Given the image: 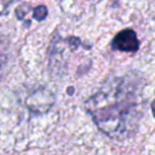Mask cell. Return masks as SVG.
<instances>
[{
    "mask_svg": "<svg viewBox=\"0 0 155 155\" xmlns=\"http://www.w3.org/2000/svg\"><path fill=\"white\" fill-rule=\"evenodd\" d=\"M140 84L121 76L107 81L86 101V110L98 128L113 139L131 137L142 116Z\"/></svg>",
    "mask_w": 155,
    "mask_h": 155,
    "instance_id": "obj_1",
    "label": "cell"
},
{
    "mask_svg": "<svg viewBox=\"0 0 155 155\" xmlns=\"http://www.w3.org/2000/svg\"><path fill=\"white\" fill-rule=\"evenodd\" d=\"M111 47L121 52H136L139 47V41L132 29H124L114 36Z\"/></svg>",
    "mask_w": 155,
    "mask_h": 155,
    "instance_id": "obj_2",
    "label": "cell"
},
{
    "mask_svg": "<svg viewBox=\"0 0 155 155\" xmlns=\"http://www.w3.org/2000/svg\"><path fill=\"white\" fill-rule=\"evenodd\" d=\"M46 15H47V8L46 6L44 5H40V6H36L34 10H33V17L36 19V21H42L46 18Z\"/></svg>",
    "mask_w": 155,
    "mask_h": 155,
    "instance_id": "obj_3",
    "label": "cell"
},
{
    "mask_svg": "<svg viewBox=\"0 0 155 155\" xmlns=\"http://www.w3.org/2000/svg\"><path fill=\"white\" fill-rule=\"evenodd\" d=\"M6 59H7V53H6V50H5V45L0 41V75H1V70L6 63Z\"/></svg>",
    "mask_w": 155,
    "mask_h": 155,
    "instance_id": "obj_4",
    "label": "cell"
},
{
    "mask_svg": "<svg viewBox=\"0 0 155 155\" xmlns=\"http://www.w3.org/2000/svg\"><path fill=\"white\" fill-rule=\"evenodd\" d=\"M15 0H0V16L5 15L8 11V7Z\"/></svg>",
    "mask_w": 155,
    "mask_h": 155,
    "instance_id": "obj_5",
    "label": "cell"
}]
</instances>
